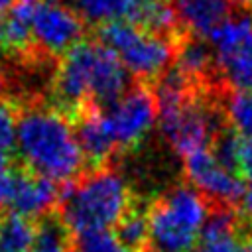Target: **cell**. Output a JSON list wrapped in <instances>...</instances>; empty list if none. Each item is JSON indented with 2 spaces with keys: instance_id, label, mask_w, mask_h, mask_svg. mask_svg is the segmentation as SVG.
Returning <instances> with one entry per match:
<instances>
[{
  "instance_id": "obj_30",
  "label": "cell",
  "mask_w": 252,
  "mask_h": 252,
  "mask_svg": "<svg viewBox=\"0 0 252 252\" xmlns=\"http://www.w3.org/2000/svg\"><path fill=\"white\" fill-rule=\"evenodd\" d=\"M2 89H4V73L0 71V91H2Z\"/></svg>"
},
{
  "instance_id": "obj_23",
  "label": "cell",
  "mask_w": 252,
  "mask_h": 252,
  "mask_svg": "<svg viewBox=\"0 0 252 252\" xmlns=\"http://www.w3.org/2000/svg\"><path fill=\"white\" fill-rule=\"evenodd\" d=\"M236 173L242 177L244 191H242V211L246 217L252 219V142L238 136L236 148Z\"/></svg>"
},
{
  "instance_id": "obj_6",
  "label": "cell",
  "mask_w": 252,
  "mask_h": 252,
  "mask_svg": "<svg viewBox=\"0 0 252 252\" xmlns=\"http://www.w3.org/2000/svg\"><path fill=\"white\" fill-rule=\"evenodd\" d=\"M161 132L169 140L175 154L187 158L195 152L209 150V144L220 136L219 114L197 102L193 96L177 106L158 108Z\"/></svg>"
},
{
  "instance_id": "obj_25",
  "label": "cell",
  "mask_w": 252,
  "mask_h": 252,
  "mask_svg": "<svg viewBox=\"0 0 252 252\" xmlns=\"http://www.w3.org/2000/svg\"><path fill=\"white\" fill-rule=\"evenodd\" d=\"M16 130H18V118L14 114V108L10 102L0 100V150L8 152L16 146Z\"/></svg>"
},
{
  "instance_id": "obj_7",
  "label": "cell",
  "mask_w": 252,
  "mask_h": 252,
  "mask_svg": "<svg viewBox=\"0 0 252 252\" xmlns=\"http://www.w3.org/2000/svg\"><path fill=\"white\" fill-rule=\"evenodd\" d=\"M209 39L224 81L236 91L252 93V16H230Z\"/></svg>"
},
{
  "instance_id": "obj_5",
  "label": "cell",
  "mask_w": 252,
  "mask_h": 252,
  "mask_svg": "<svg viewBox=\"0 0 252 252\" xmlns=\"http://www.w3.org/2000/svg\"><path fill=\"white\" fill-rule=\"evenodd\" d=\"M98 35L128 73L144 79L163 75L175 55V45L167 35L152 33L132 22L106 24Z\"/></svg>"
},
{
  "instance_id": "obj_21",
  "label": "cell",
  "mask_w": 252,
  "mask_h": 252,
  "mask_svg": "<svg viewBox=\"0 0 252 252\" xmlns=\"http://www.w3.org/2000/svg\"><path fill=\"white\" fill-rule=\"evenodd\" d=\"M30 252H71L65 224L55 219H45L37 226Z\"/></svg>"
},
{
  "instance_id": "obj_26",
  "label": "cell",
  "mask_w": 252,
  "mask_h": 252,
  "mask_svg": "<svg viewBox=\"0 0 252 252\" xmlns=\"http://www.w3.org/2000/svg\"><path fill=\"white\" fill-rule=\"evenodd\" d=\"M193 252H242V244H238L236 236L219 238V240H201V244Z\"/></svg>"
},
{
  "instance_id": "obj_28",
  "label": "cell",
  "mask_w": 252,
  "mask_h": 252,
  "mask_svg": "<svg viewBox=\"0 0 252 252\" xmlns=\"http://www.w3.org/2000/svg\"><path fill=\"white\" fill-rule=\"evenodd\" d=\"M14 2H16V0H0V18H2L10 8H12V4H14Z\"/></svg>"
},
{
  "instance_id": "obj_16",
  "label": "cell",
  "mask_w": 252,
  "mask_h": 252,
  "mask_svg": "<svg viewBox=\"0 0 252 252\" xmlns=\"http://www.w3.org/2000/svg\"><path fill=\"white\" fill-rule=\"evenodd\" d=\"M37 228L30 219L20 215L0 217V250L6 252H30L35 240Z\"/></svg>"
},
{
  "instance_id": "obj_8",
  "label": "cell",
  "mask_w": 252,
  "mask_h": 252,
  "mask_svg": "<svg viewBox=\"0 0 252 252\" xmlns=\"http://www.w3.org/2000/svg\"><path fill=\"white\" fill-rule=\"evenodd\" d=\"M100 114L114 146L132 148L152 130L158 118V102L148 89L136 87L104 106Z\"/></svg>"
},
{
  "instance_id": "obj_32",
  "label": "cell",
  "mask_w": 252,
  "mask_h": 252,
  "mask_svg": "<svg viewBox=\"0 0 252 252\" xmlns=\"http://www.w3.org/2000/svg\"><path fill=\"white\" fill-rule=\"evenodd\" d=\"M0 252H6V250H0Z\"/></svg>"
},
{
  "instance_id": "obj_4",
  "label": "cell",
  "mask_w": 252,
  "mask_h": 252,
  "mask_svg": "<svg viewBox=\"0 0 252 252\" xmlns=\"http://www.w3.org/2000/svg\"><path fill=\"white\" fill-rule=\"evenodd\" d=\"M207 217V203L197 189L175 187L165 193L148 213L156 252H193Z\"/></svg>"
},
{
  "instance_id": "obj_12",
  "label": "cell",
  "mask_w": 252,
  "mask_h": 252,
  "mask_svg": "<svg viewBox=\"0 0 252 252\" xmlns=\"http://www.w3.org/2000/svg\"><path fill=\"white\" fill-rule=\"evenodd\" d=\"M177 22L193 35H211L220 24L230 18V0H173Z\"/></svg>"
},
{
  "instance_id": "obj_9",
  "label": "cell",
  "mask_w": 252,
  "mask_h": 252,
  "mask_svg": "<svg viewBox=\"0 0 252 252\" xmlns=\"http://www.w3.org/2000/svg\"><path fill=\"white\" fill-rule=\"evenodd\" d=\"M32 43L43 55H59L73 49L83 35L81 16L57 0H33Z\"/></svg>"
},
{
  "instance_id": "obj_19",
  "label": "cell",
  "mask_w": 252,
  "mask_h": 252,
  "mask_svg": "<svg viewBox=\"0 0 252 252\" xmlns=\"http://www.w3.org/2000/svg\"><path fill=\"white\" fill-rule=\"evenodd\" d=\"M116 236L118 240L132 252V250H142L146 242L150 240V220L148 213H142L138 209H130L120 222L116 224Z\"/></svg>"
},
{
  "instance_id": "obj_11",
  "label": "cell",
  "mask_w": 252,
  "mask_h": 252,
  "mask_svg": "<svg viewBox=\"0 0 252 252\" xmlns=\"http://www.w3.org/2000/svg\"><path fill=\"white\" fill-rule=\"evenodd\" d=\"M59 199H61V191L57 189V183L45 177H39L35 173L18 171L16 187H14L8 209L14 215L33 219V217H41L47 211H51V207Z\"/></svg>"
},
{
  "instance_id": "obj_10",
  "label": "cell",
  "mask_w": 252,
  "mask_h": 252,
  "mask_svg": "<svg viewBox=\"0 0 252 252\" xmlns=\"http://www.w3.org/2000/svg\"><path fill=\"white\" fill-rule=\"evenodd\" d=\"M183 163L187 179L201 195L219 201L222 207L242 199V177L222 165L211 148L183 158Z\"/></svg>"
},
{
  "instance_id": "obj_15",
  "label": "cell",
  "mask_w": 252,
  "mask_h": 252,
  "mask_svg": "<svg viewBox=\"0 0 252 252\" xmlns=\"http://www.w3.org/2000/svg\"><path fill=\"white\" fill-rule=\"evenodd\" d=\"M142 0H75L81 18L91 24L132 22Z\"/></svg>"
},
{
  "instance_id": "obj_22",
  "label": "cell",
  "mask_w": 252,
  "mask_h": 252,
  "mask_svg": "<svg viewBox=\"0 0 252 252\" xmlns=\"http://www.w3.org/2000/svg\"><path fill=\"white\" fill-rule=\"evenodd\" d=\"M73 252H130L110 230H89L75 236Z\"/></svg>"
},
{
  "instance_id": "obj_13",
  "label": "cell",
  "mask_w": 252,
  "mask_h": 252,
  "mask_svg": "<svg viewBox=\"0 0 252 252\" xmlns=\"http://www.w3.org/2000/svg\"><path fill=\"white\" fill-rule=\"evenodd\" d=\"M75 136L79 142V148L83 152V158H87L91 163L100 165L108 159V156L116 150L108 128L102 120L100 110H85L81 112L75 128Z\"/></svg>"
},
{
  "instance_id": "obj_2",
  "label": "cell",
  "mask_w": 252,
  "mask_h": 252,
  "mask_svg": "<svg viewBox=\"0 0 252 252\" xmlns=\"http://www.w3.org/2000/svg\"><path fill=\"white\" fill-rule=\"evenodd\" d=\"M16 146L26 165L53 183H69L83 169L75 130L59 110L30 106L18 116Z\"/></svg>"
},
{
  "instance_id": "obj_1",
  "label": "cell",
  "mask_w": 252,
  "mask_h": 252,
  "mask_svg": "<svg viewBox=\"0 0 252 252\" xmlns=\"http://www.w3.org/2000/svg\"><path fill=\"white\" fill-rule=\"evenodd\" d=\"M128 91V71L120 59L96 41H79L69 49L53 77V93L63 108L79 110L83 104L108 106Z\"/></svg>"
},
{
  "instance_id": "obj_17",
  "label": "cell",
  "mask_w": 252,
  "mask_h": 252,
  "mask_svg": "<svg viewBox=\"0 0 252 252\" xmlns=\"http://www.w3.org/2000/svg\"><path fill=\"white\" fill-rule=\"evenodd\" d=\"M175 22L177 18H175L173 6L167 4L165 0H142L132 18V24L159 35L171 33L175 28Z\"/></svg>"
},
{
  "instance_id": "obj_27",
  "label": "cell",
  "mask_w": 252,
  "mask_h": 252,
  "mask_svg": "<svg viewBox=\"0 0 252 252\" xmlns=\"http://www.w3.org/2000/svg\"><path fill=\"white\" fill-rule=\"evenodd\" d=\"M16 177H18V171L16 169H4L0 171V209L10 205L12 201V193H14V187H16Z\"/></svg>"
},
{
  "instance_id": "obj_29",
  "label": "cell",
  "mask_w": 252,
  "mask_h": 252,
  "mask_svg": "<svg viewBox=\"0 0 252 252\" xmlns=\"http://www.w3.org/2000/svg\"><path fill=\"white\" fill-rule=\"evenodd\" d=\"M230 2H234V4H238V6H244V8L252 6V0H230Z\"/></svg>"
},
{
  "instance_id": "obj_31",
  "label": "cell",
  "mask_w": 252,
  "mask_h": 252,
  "mask_svg": "<svg viewBox=\"0 0 252 252\" xmlns=\"http://www.w3.org/2000/svg\"><path fill=\"white\" fill-rule=\"evenodd\" d=\"M250 242H252V236H250Z\"/></svg>"
},
{
  "instance_id": "obj_24",
  "label": "cell",
  "mask_w": 252,
  "mask_h": 252,
  "mask_svg": "<svg viewBox=\"0 0 252 252\" xmlns=\"http://www.w3.org/2000/svg\"><path fill=\"white\" fill-rule=\"evenodd\" d=\"M234 230H236L234 215L226 207H220V209L209 213V217L205 220V226L201 230V240L228 238V236H234Z\"/></svg>"
},
{
  "instance_id": "obj_18",
  "label": "cell",
  "mask_w": 252,
  "mask_h": 252,
  "mask_svg": "<svg viewBox=\"0 0 252 252\" xmlns=\"http://www.w3.org/2000/svg\"><path fill=\"white\" fill-rule=\"evenodd\" d=\"M213 59H215V55H213L211 47L205 41H201L199 37L183 41L177 49V69L183 71L189 79L207 73Z\"/></svg>"
},
{
  "instance_id": "obj_14",
  "label": "cell",
  "mask_w": 252,
  "mask_h": 252,
  "mask_svg": "<svg viewBox=\"0 0 252 252\" xmlns=\"http://www.w3.org/2000/svg\"><path fill=\"white\" fill-rule=\"evenodd\" d=\"M32 8L33 0H16L0 18V49L8 53H24L32 43Z\"/></svg>"
},
{
  "instance_id": "obj_20",
  "label": "cell",
  "mask_w": 252,
  "mask_h": 252,
  "mask_svg": "<svg viewBox=\"0 0 252 252\" xmlns=\"http://www.w3.org/2000/svg\"><path fill=\"white\" fill-rule=\"evenodd\" d=\"M226 118L238 136L252 142V93L236 91L226 100Z\"/></svg>"
},
{
  "instance_id": "obj_3",
  "label": "cell",
  "mask_w": 252,
  "mask_h": 252,
  "mask_svg": "<svg viewBox=\"0 0 252 252\" xmlns=\"http://www.w3.org/2000/svg\"><path fill=\"white\" fill-rule=\"evenodd\" d=\"M130 211V191L120 173L102 167L61 193V222L73 232L108 230Z\"/></svg>"
}]
</instances>
